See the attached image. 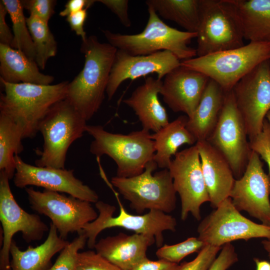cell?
<instances>
[{"instance_id":"1","label":"cell","mask_w":270,"mask_h":270,"mask_svg":"<svg viewBox=\"0 0 270 270\" xmlns=\"http://www.w3.org/2000/svg\"><path fill=\"white\" fill-rule=\"evenodd\" d=\"M118 49L100 42L95 36L82 41L83 68L69 82L66 99L86 121L100 108L105 96L110 70Z\"/></svg>"},{"instance_id":"2","label":"cell","mask_w":270,"mask_h":270,"mask_svg":"<svg viewBox=\"0 0 270 270\" xmlns=\"http://www.w3.org/2000/svg\"><path fill=\"white\" fill-rule=\"evenodd\" d=\"M4 92L0 113L12 118L24 130V139L34 138L40 122L52 107L66 98L69 82L40 85L11 84L0 80Z\"/></svg>"},{"instance_id":"3","label":"cell","mask_w":270,"mask_h":270,"mask_svg":"<svg viewBox=\"0 0 270 270\" xmlns=\"http://www.w3.org/2000/svg\"><path fill=\"white\" fill-rule=\"evenodd\" d=\"M145 28L136 34H122L102 30L108 43L132 56H145L168 50L180 60L194 58L196 48L188 46L197 33L181 31L165 24L150 6Z\"/></svg>"},{"instance_id":"4","label":"cell","mask_w":270,"mask_h":270,"mask_svg":"<svg viewBox=\"0 0 270 270\" xmlns=\"http://www.w3.org/2000/svg\"><path fill=\"white\" fill-rule=\"evenodd\" d=\"M86 132L94 140L90 151L97 157L107 155L117 166L116 176L130 178L142 174L153 160L156 150L149 131L142 128L128 134H114L100 125H86Z\"/></svg>"},{"instance_id":"5","label":"cell","mask_w":270,"mask_h":270,"mask_svg":"<svg viewBox=\"0 0 270 270\" xmlns=\"http://www.w3.org/2000/svg\"><path fill=\"white\" fill-rule=\"evenodd\" d=\"M270 59V43L242 46L183 60L181 65L206 74L226 92L262 62Z\"/></svg>"},{"instance_id":"6","label":"cell","mask_w":270,"mask_h":270,"mask_svg":"<svg viewBox=\"0 0 270 270\" xmlns=\"http://www.w3.org/2000/svg\"><path fill=\"white\" fill-rule=\"evenodd\" d=\"M86 120L66 98L54 106L40 122L42 150L36 166L64 168L68 150L86 132Z\"/></svg>"},{"instance_id":"7","label":"cell","mask_w":270,"mask_h":270,"mask_svg":"<svg viewBox=\"0 0 270 270\" xmlns=\"http://www.w3.org/2000/svg\"><path fill=\"white\" fill-rule=\"evenodd\" d=\"M157 168L156 164L152 160L140 174L130 178L115 176L112 178V184L138 214L146 210L167 214L176 208V192L170 171L164 168L152 174Z\"/></svg>"},{"instance_id":"8","label":"cell","mask_w":270,"mask_h":270,"mask_svg":"<svg viewBox=\"0 0 270 270\" xmlns=\"http://www.w3.org/2000/svg\"><path fill=\"white\" fill-rule=\"evenodd\" d=\"M198 56L244 46V34L231 0H200Z\"/></svg>"},{"instance_id":"9","label":"cell","mask_w":270,"mask_h":270,"mask_svg":"<svg viewBox=\"0 0 270 270\" xmlns=\"http://www.w3.org/2000/svg\"><path fill=\"white\" fill-rule=\"evenodd\" d=\"M115 194L120 206V214L116 216H113L116 210L114 206L100 200L95 203L98 211V216L94 221L86 224L81 232L88 238L86 244L88 248H94L98 234L108 228L120 227L136 234L153 236L158 248L162 246L164 231H176V220L172 216L158 210H150L143 215L130 214L126 210Z\"/></svg>"},{"instance_id":"10","label":"cell","mask_w":270,"mask_h":270,"mask_svg":"<svg viewBox=\"0 0 270 270\" xmlns=\"http://www.w3.org/2000/svg\"><path fill=\"white\" fill-rule=\"evenodd\" d=\"M25 190L31 208L48 217L64 239L70 233L80 234L86 224L98 216L89 202L46 190L40 192L30 187Z\"/></svg>"},{"instance_id":"11","label":"cell","mask_w":270,"mask_h":270,"mask_svg":"<svg viewBox=\"0 0 270 270\" xmlns=\"http://www.w3.org/2000/svg\"><path fill=\"white\" fill-rule=\"evenodd\" d=\"M198 238L206 244L222 247L236 240H270V226L258 224L242 214L230 198L224 200L198 226Z\"/></svg>"},{"instance_id":"12","label":"cell","mask_w":270,"mask_h":270,"mask_svg":"<svg viewBox=\"0 0 270 270\" xmlns=\"http://www.w3.org/2000/svg\"><path fill=\"white\" fill-rule=\"evenodd\" d=\"M247 137L245 124L232 90L226 92L218 120L206 140L224 156L236 179L244 174L252 152Z\"/></svg>"},{"instance_id":"13","label":"cell","mask_w":270,"mask_h":270,"mask_svg":"<svg viewBox=\"0 0 270 270\" xmlns=\"http://www.w3.org/2000/svg\"><path fill=\"white\" fill-rule=\"evenodd\" d=\"M9 180L6 173L0 171V220L3 233L0 270H12L10 250L14 234L20 232L24 240L28 243L40 240L50 230L38 214H29L19 206L12 194Z\"/></svg>"},{"instance_id":"14","label":"cell","mask_w":270,"mask_h":270,"mask_svg":"<svg viewBox=\"0 0 270 270\" xmlns=\"http://www.w3.org/2000/svg\"><path fill=\"white\" fill-rule=\"evenodd\" d=\"M168 170L181 201L180 217L185 220L190 214L201 220L200 207L210 198L204 180L198 148L195 144L178 152Z\"/></svg>"},{"instance_id":"15","label":"cell","mask_w":270,"mask_h":270,"mask_svg":"<svg viewBox=\"0 0 270 270\" xmlns=\"http://www.w3.org/2000/svg\"><path fill=\"white\" fill-rule=\"evenodd\" d=\"M232 90L250 140L262 131L265 117L270 110L269 60L242 78Z\"/></svg>"},{"instance_id":"16","label":"cell","mask_w":270,"mask_h":270,"mask_svg":"<svg viewBox=\"0 0 270 270\" xmlns=\"http://www.w3.org/2000/svg\"><path fill=\"white\" fill-rule=\"evenodd\" d=\"M270 180L260 156L252 150L242 176L236 179L230 197L235 208L270 226Z\"/></svg>"},{"instance_id":"17","label":"cell","mask_w":270,"mask_h":270,"mask_svg":"<svg viewBox=\"0 0 270 270\" xmlns=\"http://www.w3.org/2000/svg\"><path fill=\"white\" fill-rule=\"evenodd\" d=\"M14 160L16 170L13 182L18 188L34 186L66 193L91 203L98 201L96 192L77 178L73 170L33 166L24 162L18 155L15 156Z\"/></svg>"},{"instance_id":"18","label":"cell","mask_w":270,"mask_h":270,"mask_svg":"<svg viewBox=\"0 0 270 270\" xmlns=\"http://www.w3.org/2000/svg\"><path fill=\"white\" fill-rule=\"evenodd\" d=\"M180 60L171 52L160 51L145 56H132L118 50L106 90L108 100L126 80H134L151 74L161 80L180 65Z\"/></svg>"},{"instance_id":"19","label":"cell","mask_w":270,"mask_h":270,"mask_svg":"<svg viewBox=\"0 0 270 270\" xmlns=\"http://www.w3.org/2000/svg\"><path fill=\"white\" fill-rule=\"evenodd\" d=\"M210 80L206 74L182 65L168 72L162 81L160 94L174 112L190 118Z\"/></svg>"},{"instance_id":"20","label":"cell","mask_w":270,"mask_h":270,"mask_svg":"<svg viewBox=\"0 0 270 270\" xmlns=\"http://www.w3.org/2000/svg\"><path fill=\"white\" fill-rule=\"evenodd\" d=\"M195 144L198 149L210 202L216 208L230 197L236 179L228 160L208 142L198 140Z\"/></svg>"},{"instance_id":"21","label":"cell","mask_w":270,"mask_h":270,"mask_svg":"<svg viewBox=\"0 0 270 270\" xmlns=\"http://www.w3.org/2000/svg\"><path fill=\"white\" fill-rule=\"evenodd\" d=\"M154 243L153 236L120 232L101 238L94 248L98 254L122 270H131L147 258L148 248Z\"/></svg>"},{"instance_id":"22","label":"cell","mask_w":270,"mask_h":270,"mask_svg":"<svg viewBox=\"0 0 270 270\" xmlns=\"http://www.w3.org/2000/svg\"><path fill=\"white\" fill-rule=\"evenodd\" d=\"M162 81L148 77L138 86L123 102L135 112L142 129L157 132L170 122L167 112L161 104L158 95Z\"/></svg>"},{"instance_id":"23","label":"cell","mask_w":270,"mask_h":270,"mask_svg":"<svg viewBox=\"0 0 270 270\" xmlns=\"http://www.w3.org/2000/svg\"><path fill=\"white\" fill-rule=\"evenodd\" d=\"M226 92L210 79L194 114L188 118L186 128L197 141L207 140L218 120Z\"/></svg>"},{"instance_id":"24","label":"cell","mask_w":270,"mask_h":270,"mask_svg":"<svg viewBox=\"0 0 270 270\" xmlns=\"http://www.w3.org/2000/svg\"><path fill=\"white\" fill-rule=\"evenodd\" d=\"M0 80L11 84L49 85L54 78L42 73L35 60L22 52L0 44Z\"/></svg>"},{"instance_id":"25","label":"cell","mask_w":270,"mask_h":270,"mask_svg":"<svg viewBox=\"0 0 270 270\" xmlns=\"http://www.w3.org/2000/svg\"><path fill=\"white\" fill-rule=\"evenodd\" d=\"M47 238L41 244L28 246L22 250L12 240L10 247L12 270H46L50 266L52 258L61 252L68 242L58 235L57 229L51 222Z\"/></svg>"},{"instance_id":"26","label":"cell","mask_w":270,"mask_h":270,"mask_svg":"<svg viewBox=\"0 0 270 270\" xmlns=\"http://www.w3.org/2000/svg\"><path fill=\"white\" fill-rule=\"evenodd\" d=\"M244 39L270 43V0H231Z\"/></svg>"},{"instance_id":"27","label":"cell","mask_w":270,"mask_h":270,"mask_svg":"<svg viewBox=\"0 0 270 270\" xmlns=\"http://www.w3.org/2000/svg\"><path fill=\"white\" fill-rule=\"evenodd\" d=\"M188 120L186 115L180 116L151 134L156 150L153 160L159 168L168 169L172 156L181 146L196 144V140L186 128Z\"/></svg>"},{"instance_id":"28","label":"cell","mask_w":270,"mask_h":270,"mask_svg":"<svg viewBox=\"0 0 270 270\" xmlns=\"http://www.w3.org/2000/svg\"><path fill=\"white\" fill-rule=\"evenodd\" d=\"M159 16L174 22L186 32L198 31L200 18V0H148Z\"/></svg>"},{"instance_id":"29","label":"cell","mask_w":270,"mask_h":270,"mask_svg":"<svg viewBox=\"0 0 270 270\" xmlns=\"http://www.w3.org/2000/svg\"><path fill=\"white\" fill-rule=\"evenodd\" d=\"M22 127L12 118L0 113V171H4L10 180L16 170V155L24 150Z\"/></svg>"},{"instance_id":"30","label":"cell","mask_w":270,"mask_h":270,"mask_svg":"<svg viewBox=\"0 0 270 270\" xmlns=\"http://www.w3.org/2000/svg\"><path fill=\"white\" fill-rule=\"evenodd\" d=\"M12 24L14 39L12 47L22 52L29 58L36 61V50L21 1L2 0Z\"/></svg>"},{"instance_id":"31","label":"cell","mask_w":270,"mask_h":270,"mask_svg":"<svg viewBox=\"0 0 270 270\" xmlns=\"http://www.w3.org/2000/svg\"><path fill=\"white\" fill-rule=\"evenodd\" d=\"M26 23L34 46L36 62L40 68L44 70L48 60L56 54V42L48 22L30 16Z\"/></svg>"},{"instance_id":"32","label":"cell","mask_w":270,"mask_h":270,"mask_svg":"<svg viewBox=\"0 0 270 270\" xmlns=\"http://www.w3.org/2000/svg\"><path fill=\"white\" fill-rule=\"evenodd\" d=\"M206 245L198 238L190 237L176 244H164L158 248L156 255L160 259L178 264L186 256L200 251Z\"/></svg>"},{"instance_id":"33","label":"cell","mask_w":270,"mask_h":270,"mask_svg":"<svg viewBox=\"0 0 270 270\" xmlns=\"http://www.w3.org/2000/svg\"><path fill=\"white\" fill-rule=\"evenodd\" d=\"M87 241L84 233L79 234L63 248L55 262L46 270H76L79 250L84 248Z\"/></svg>"},{"instance_id":"34","label":"cell","mask_w":270,"mask_h":270,"mask_svg":"<svg viewBox=\"0 0 270 270\" xmlns=\"http://www.w3.org/2000/svg\"><path fill=\"white\" fill-rule=\"evenodd\" d=\"M76 270H122L96 252H79Z\"/></svg>"},{"instance_id":"35","label":"cell","mask_w":270,"mask_h":270,"mask_svg":"<svg viewBox=\"0 0 270 270\" xmlns=\"http://www.w3.org/2000/svg\"><path fill=\"white\" fill-rule=\"evenodd\" d=\"M222 248L206 245L199 251L194 259L189 262L182 263L178 270H208Z\"/></svg>"},{"instance_id":"36","label":"cell","mask_w":270,"mask_h":270,"mask_svg":"<svg viewBox=\"0 0 270 270\" xmlns=\"http://www.w3.org/2000/svg\"><path fill=\"white\" fill-rule=\"evenodd\" d=\"M249 142L251 150L256 152L267 164L270 180V124L266 119L264 120L261 132Z\"/></svg>"},{"instance_id":"37","label":"cell","mask_w":270,"mask_h":270,"mask_svg":"<svg viewBox=\"0 0 270 270\" xmlns=\"http://www.w3.org/2000/svg\"><path fill=\"white\" fill-rule=\"evenodd\" d=\"M20 1L24 8L29 12L30 16L48 22L54 13L56 0H24Z\"/></svg>"},{"instance_id":"38","label":"cell","mask_w":270,"mask_h":270,"mask_svg":"<svg viewBox=\"0 0 270 270\" xmlns=\"http://www.w3.org/2000/svg\"><path fill=\"white\" fill-rule=\"evenodd\" d=\"M238 260L235 248L230 243L222 246L219 255L216 258L208 270H228Z\"/></svg>"},{"instance_id":"39","label":"cell","mask_w":270,"mask_h":270,"mask_svg":"<svg viewBox=\"0 0 270 270\" xmlns=\"http://www.w3.org/2000/svg\"><path fill=\"white\" fill-rule=\"evenodd\" d=\"M109 8L118 18L122 24L126 28L131 26V21L128 16V0H98Z\"/></svg>"},{"instance_id":"40","label":"cell","mask_w":270,"mask_h":270,"mask_svg":"<svg viewBox=\"0 0 270 270\" xmlns=\"http://www.w3.org/2000/svg\"><path fill=\"white\" fill-rule=\"evenodd\" d=\"M180 265L164 259L153 261L146 258L131 270H178Z\"/></svg>"},{"instance_id":"41","label":"cell","mask_w":270,"mask_h":270,"mask_svg":"<svg viewBox=\"0 0 270 270\" xmlns=\"http://www.w3.org/2000/svg\"><path fill=\"white\" fill-rule=\"evenodd\" d=\"M87 9L84 8L72 14L66 18L71 30L74 31L76 35L81 37L82 41L85 40L88 38L84 28L88 16Z\"/></svg>"},{"instance_id":"42","label":"cell","mask_w":270,"mask_h":270,"mask_svg":"<svg viewBox=\"0 0 270 270\" xmlns=\"http://www.w3.org/2000/svg\"><path fill=\"white\" fill-rule=\"evenodd\" d=\"M7 10L0 1V44L12 47L14 36L6 22Z\"/></svg>"},{"instance_id":"43","label":"cell","mask_w":270,"mask_h":270,"mask_svg":"<svg viewBox=\"0 0 270 270\" xmlns=\"http://www.w3.org/2000/svg\"><path fill=\"white\" fill-rule=\"evenodd\" d=\"M96 2L94 0H69L64 6V8L60 12L59 14L61 16L67 17L84 8H90Z\"/></svg>"},{"instance_id":"44","label":"cell","mask_w":270,"mask_h":270,"mask_svg":"<svg viewBox=\"0 0 270 270\" xmlns=\"http://www.w3.org/2000/svg\"><path fill=\"white\" fill-rule=\"evenodd\" d=\"M254 261L256 264V270H270V262L257 258H254Z\"/></svg>"},{"instance_id":"45","label":"cell","mask_w":270,"mask_h":270,"mask_svg":"<svg viewBox=\"0 0 270 270\" xmlns=\"http://www.w3.org/2000/svg\"><path fill=\"white\" fill-rule=\"evenodd\" d=\"M262 244L264 249L267 252L269 258H270V240H264L262 242Z\"/></svg>"},{"instance_id":"46","label":"cell","mask_w":270,"mask_h":270,"mask_svg":"<svg viewBox=\"0 0 270 270\" xmlns=\"http://www.w3.org/2000/svg\"><path fill=\"white\" fill-rule=\"evenodd\" d=\"M266 117L269 124H270V110L266 114Z\"/></svg>"},{"instance_id":"47","label":"cell","mask_w":270,"mask_h":270,"mask_svg":"<svg viewBox=\"0 0 270 270\" xmlns=\"http://www.w3.org/2000/svg\"><path fill=\"white\" fill-rule=\"evenodd\" d=\"M269 65H270V59L269 60Z\"/></svg>"}]
</instances>
